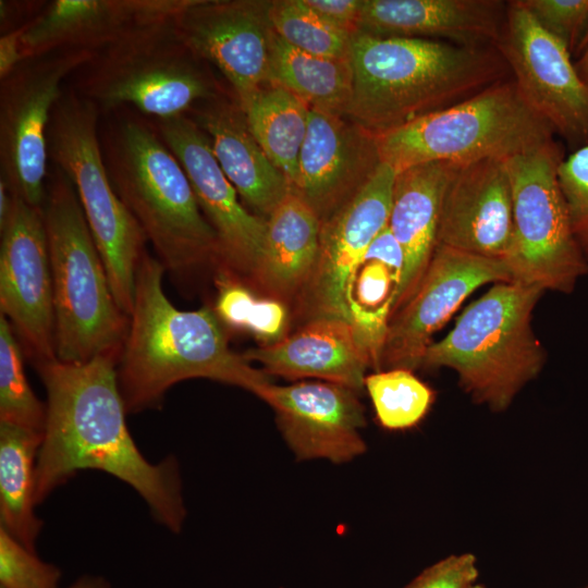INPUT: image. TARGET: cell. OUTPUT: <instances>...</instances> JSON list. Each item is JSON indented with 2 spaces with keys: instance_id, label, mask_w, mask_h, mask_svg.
<instances>
[{
  "instance_id": "1",
  "label": "cell",
  "mask_w": 588,
  "mask_h": 588,
  "mask_svg": "<svg viewBox=\"0 0 588 588\" xmlns=\"http://www.w3.org/2000/svg\"><path fill=\"white\" fill-rule=\"evenodd\" d=\"M119 358L86 363L58 359L35 365L47 393V419L35 466V504L81 469H98L133 487L152 516L180 532L186 517L177 461L152 464L127 429L120 392Z\"/></svg>"
},
{
  "instance_id": "2",
  "label": "cell",
  "mask_w": 588,
  "mask_h": 588,
  "mask_svg": "<svg viewBox=\"0 0 588 588\" xmlns=\"http://www.w3.org/2000/svg\"><path fill=\"white\" fill-rule=\"evenodd\" d=\"M166 270L147 250L136 272L128 332L117 366L127 413L160 407L166 392L186 379L206 378L259 397L268 375L235 353L213 308L177 309L167 297Z\"/></svg>"
},
{
  "instance_id": "3",
  "label": "cell",
  "mask_w": 588,
  "mask_h": 588,
  "mask_svg": "<svg viewBox=\"0 0 588 588\" xmlns=\"http://www.w3.org/2000/svg\"><path fill=\"white\" fill-rule=\"evenodd\" d=\"M348 57L353 85L344 117L373 136L512 77L495 46L356 32Z\"/></svg>"
},
{
  "instance_id": "4",
  "label": "cell",
  "mask_w": 588,
  "mask_h": 588,
  "mask_svg": "<svg viewBox=\"0 0 588 588\" xmlns=\"http://www.w3.org/2000/svg\"><path fill=\"white\" fill-rule=\"evenodd\" d=\"M102 146L110 181L166 272L180 282L208 266L218 273L216 232L161 136L143 121L130 119L106 135Z\"/></svg>"
},
{
  "instance_id": "5",
  "label": "cell",
  "mask_w": 588,
  "mask_h": 588,
  "mask_svg": "<svg viewBox=\"0 0 588 588\" xmlns=\"http://www.w3.org/2000/svg\"><path fill=\"white\" fill-rule=\"evenodd\" d=\"M54 307L56 357L82 364L120 359L130 317L118 305L76 191L57 169L41 207Z\"/></svg>"
},
{
  "instance_id": "6",
  "label": "cell",
  "mask_w": 588,
  "mask_h": 588,
  "mask_svg": "<svg viewBox=\"0 0 588 588\" xmlns=\"http://www.w3.org/2000/svg\"><path fill=\"white\" fill-rule=\"evenodd\" d=\"M543 293L532 285L494 283L443 339L430 343L421 367L453 370L475 403L505 411L546 364V350L532 328Z\"/></svg>"
},
{
  "instance_id": "7",
  "label": "cell",
  "mask_w": 588,
  "mask_h": 588,
  "mask_svg": "<svg viewBox=\"0 0 588 588\" xmlns=\"http://www.w3.org/2000/svg\"><path fill=\"white\" fill-rule=\"evenodd\" d=\"M555 139L512 77L443 110L376 136L380 162L396 173L431 161L506 160Z\"/></svg>"
},
{
  "instance_id": "8",
  "label": "cell",
  "mask_w": 588,
  "mask_h": 588,
  "mask_svg": "<svg viewBox=\"0 0 588 588\" xmlns=\"http://www.w3.org/2000/svg\"><path fill=\"white\" fill-rule=\"evenodd\" d=\"M98 109L85 96L62 95L48 127V152L76 191L115 301L130 317L147 240L110 181L98 136Z\"/></svg>"
},
{
  "instance_id": "9",
  "label": "cell",
  "mask_w": 588,
  "mask_h": 588,
  "mask_svg": "<svg viewBox=\"0 0 588 588\" xmlns=\"http://www.w3.org/2000/svg\"><path fill=\"white\" fill-rule=\"evenodd\" d=\"M556 139L505 160L513 193V235L503 260L511 282L572 293L588 274L573 234L558 170L565 158Z\"/></svg>"
},
{
  "instance_id": "10",
  "label": "cell",
  "mask_w": 588,
  "mask_h": 588,
  "mask_svg": "<svg viewBox=\"0 0 588 588\" xmlns=\"http://www.w3.org/2000/svg\"><path fill=\"white\" fill-rule=\"evenodd\" d=\"M173 22L105 50L84 84V96L105 109L132 105L167 120L212 96L211 85L186 58Z\"/></svg>"
},
{
  "instance_id": "11",
  "label": "cell",
  "mask_w": 588,
  "mask_h": 588,
  "mask_svg": "<svg viewBox=\"0 0 588 588\" xmlns=\"http://www.w3.org/2000/svg\"><path fill=\"white\" fill-rule=\"evenodd\" d=\"M93 57L89 50L64 49L1 81L0 179L33 207L41 208L46 197L47 135L62 81Z\"/></svg>"
},
{
  "instance_id": "12",
  "label": "cell",
  "mask_w": 588,
  "mask_h": 588,
  "mask_svg": "<svg viewBox=\"0 0 588 588\" xmlns=\"http://www.w3.org/2000/svg\"><path fill=\"white\" fill-rule=\"evenodd\" d=\"M530 108L572 151L588 145V87L555 37L543 29L519 0L507 1L495 45Z\"/></svg>"
},
{
  "instance_id": "13",
  "label": "cell",
  "mask_w": 588,
  "mask_h": 588,
  "mask_svg": "<svg viewBox=\"0 0 588 588\" xmlns=\"http://www.w3.org/2000/svg\"><path fill=\"white\" fill-rule=\"evenodd\" d=\"M14 196L1 231L0 309L34 365L57 359L50 257L41 208Z\"/></svg>"
},
{
  "instance_id": "14",
  "label": "cell",
  "mask_w": 588,
  "mask_h": 588,
  "mask_svg": "<svg viewBox=\"0 0 588 588\" xmlns=\"http://www.w3.org/2000/svg\"><path fill=\"white\" fill-rule=\"evenodd\" d=\"M499 282H511L502 260L437 245L414 294L390 318L379 370L421 367L433 333L473 292Z\"/></svg>"
},
{
  "instance_id": "15",
  "label": "cell",
  "mask_w": 588,
  "mask_h": 588,
  "mask_svg": "<svg viewBox=\"0 0 588 588\" xmlns=\"http://www.w3.org/2000/svg\"><path fill=\"white\" fill-rule=\"evenodd\" d=\"M162 140L184 168L198 205L216 232L218 273L247 285L262 254L266 220L250 213L220 168L207 134L185 114L159 120Z\"/></svg>"
},
{
  "instance_id": "16",
  "label": "cell",
  "mask_w": 588,
  "mask_h": 588,
  "mask_svg": "<svg viewBox=\"0 0 588 588\" xmlns=\"http://www.w3.org/2000/svg\"><path fill=\"white\" fill-rule=\"evenodd\" d=\"M269 2L191 0L173 21L179 39L220 70L240 106L270 83Z\"/></svg>"
},
{
  "instance_id": "17",
  "label": "cell",
  "mask_w": 588,
  "mask_h": 588,
  "mask_svg": "<svg viewBox=\"0 0 588 588\" xmlns=\"http://www.w3.org/2000/svg\"><path fill=\"white\" fill-rule=\"evenodd\" d=\"M395 174L380 162L360 189L321 223L317 262L298 297L307 320L327 317L350 321L346 283L354 266L388 224Z\"/></svg>"
},
{
  "instance_id": "18",
  "label": "cell",
  "mask_w": 588,
  "mask_h": 588,
  "mask_svg": "<svg viewBox=\"0 0 588 588\" xmlns=\"http://www.w3.org/2000/svg\"><path fill=\"white\" fill-rule=\"evenodd\" d=\"M259 399L273 409L278 428L298 461L343 464L367 450L360 433L366 418L355 390L328 381L269 383Z\"/></svg>"
},
{
  "instance_id": "19",
  "label": "cell",
  "mask_w": 588,
  "mask_h": 588,
  "mask_svg": "<svg viewBox=\"0 0 588 588\" xmlns=\"http://www.w3.org/2000/svg\"><path fill=\"white\" fill-rule=\"evenodd\" d=\"M191 0H56L24 25V59L56 49H110L170 24Z\"/></svg>"
},
{
  "instance_id": "20",
  "label": "cell",
  "mask_w": 588,
  "mask_h": 588,
  "mask_svg": "<svg viewBox=\"0 0 588 588\" xmlns=\"http://www.w3.org/2000/svg\"><path fill=\"white\" fill-rule=\"evenodd\" d=\"M379 164L376 136L345 117L310 109L292 192L322 223L360 189Z\"/></svg>"
},
{
  "instance_id": "21",
  "label": "cell",
  "mask_w": 588,
  "mask_h": 588,
  "mask_svg": "<svg viewBox=\"0 0 588 588\" xmlns=\"http://www.w3.org/2000/svg\"><path fill=\"white\" fill-rule=\"evenodd\" d=\"M513 235V193L505 160L461 164L441 205L437 245L504 260Z\"/></svg>"
},
{
  "instance_id": "22",
  "label": "cell",
  "mask_w": 588,
  "mask_h": 588,
  "mask_svg": "<svg viewBox=\"0 0 588 588\" xmlns=\"http://www.w3.org/2000/svg\"><path fill=\"white\" fill-rule=\"evenodd\" d=\"M267 375L289 380L318 379L364 388L366 370L373 367L371 353L356 328L340 318H315L281 340L244 354Z\"/></svg>"
},
{
  "instance_id": "23",
  "label": "cell",
  "mask_w": 588,
  "mask_h": 588,
  "mask_svg": "<svg viewBox=\"0 0 588 588\" xmlns=\"http://www.w3.org/2000/svg\"><path fill=\"white\" fill-rule=\"evenodd\" d=\"M506 9L501 0H363L357 28L380 37L495 46Z\"/></svg>"
},
{
  "instance_id": "24",
  "label": "cell",
  "mask_w": 588,
  "mask_h": 588,
  "mask_svg": "<svg viewBox=\"0 0 588 588\" xmlns=\"http://www.w3.org/2000/svg\"><path fill=\"white\" fill-rule=\"evenodd\" d=\"M460 166L431 161L395 174L388 225L402 247L404 271L392 315L414 294L434 252L443 195Z\"/></svg>"
},
{
  "instance_id": "25",
  "label": "cell",
  "mask_w": 588,
  "mask_h": 588,
  "mask_svg": "<svg viewBox=\"0 0 588 588\" xmlns=\"http://www.w3.org/2000/svg\"><path fill=\"white\" fill-rule=\"evenodd\" d=\"M193 120L209 137L213 155L238 196L268 218L292 188L254 138L240 105L213 101Z\"/></svg>"
},
{
  "instance_id": "26",
  "label": "cell",
  "mask_w": 588,
  "mask_h": 588,
  "mask_svg": "<svg viewBox=\"0 0 588 588\" xmlns=\"http://www.w3.org/2000/svg\"><path fill=\"white\" fill-rule=\"evenodd\" d=\"M320 231L317 213L291 191L266 220L264 250L247 285L283 303L298 299L317 262Z\"/></svg>"
},
{
  "instance_id": "27",
  "label": "cell",
  "mask_w": 588,
  "mask_h": 588,
  "mask_svg": "<svg viewBox=\"0 0 588 588\" xmlns=\"http://www.w3.org/2000/svg\"><path fill=\"white\" fill-rule=\"evenodd\" d=\"M403 271L402 247L387 224L354 266L346 283L348 320L366 342L376 371Z\"/></svg>"
},
{
  "instance_id": "28",
  "label": "cell",
  "mask_w": 588,
  "mask_h": 588,
  "mask_svg": "<svg viewBox=\"0 0 588 588\" xmlns=\"http://www.w3.org/2000/svg\"><path fill=\"white\" fill-rule=\"evenodd\" d=\"M269 82L303 100L310 109L344 117L352 96L348 58L321 57L299 50L272 32Z\"/></svg>"
},
{
  "instance_id": "29",
  "label": "cell",
  "mask_w": 588,
  "mask_h": 588,
  "mask_svg": "<svg viewBox=\"0 0 588 588\" xmlns=\"http://www.w3.org/2000/svg\"><path fill=\"white\" fill-rule=\"evenodd\" d=\"M44 433L0 422L1 526L35 552L42 522L35 515V458Z\"/></svg>"
},
{
  "instance_id": "30",
  "label": "cell",
  "mask_w": 588,
  "mask_h": 588,
  "mask_svg": "<svg viewBox=\"0 0 588 588\" xmlns=\"http://www.w3.org/2000/svg\"><path fill=\"white\" fill-rule=\"evenodd\" d=\"M248 128L259 146L294 186L310 108L287 89L268 83L244 105Z\"/></svg>"
},
{
  "instance_id": "31",
  "label": "cell",
  "mask_w": 588,
  "mask_h": 588,
  "mask_svg": "<svg viewBox=\"0 0 588 588\" xmlns=\"http://www.w3.org/2000/svg\"><path fill=\"white\" fill-rule=\"evenodd\" d=\"M366 389L379 425L390 431L417 426L433 402V390L416 377L413 370L393 368L367 375Z\"/></svg>"
},
{
  "instance_id": "32",
  "label": "cell",
  "mask_w": 588,
  "mask_h": 588,
  "mask_svg": "<svg viewBox=\"0 0 588 588\" xmlns=\"http://www.w3.org/2000/svg\"><path fill=\"white\" fill-rule=\"evenodd\" d=\"M24 356L9 320L0 314V422L45 433L46 405L28 384Z\"/></svg>"
},
{
  "instance_id": "33",
  "label": "cell",
  "mask_w": 588,
  "mask_h": 588,
  "mask_svg": "<svg viewBox=\"0 0 588 588\" xmlns=\"http://www.w3.org/2000/svg\"><path fill=\"white\" fill-rule=\"evenodd\" d=\"M268 17L273 32L299 50L329 58L350 56L352 35L309 8L304 0L270 1Z\"/></svg>"
},
{
  "instance_id": "34",
  "label": "cell",
  "mask_w": 588,
  "mask_h": 588,
  "mask_svg": "<svg viewBox=\"0 0 588 588\" xmlns=\"http://www.w3.org/2000/svg\"><path fill=\"white\" fill-rule=\"evenodd\" d=\"M61 576L0 526V588H59Z\"/></svg>"
},
{
  "instance_id": "35",
  "label": "cell",
  "mask_w": 588,
  "mask_h": 588,
  "mask_svg": "<svg viewBox=\"0 0 588 588\" xmlns=\"http://www.w3.org/2000/svg\"><path fill=\"white\" fill-rule=\"evenodd\" d=\"M539 25L576 54L588 30V0H519Z\"/></svg>"
},
{
  "instance_id": "36",
  "label": "cell",
  "mask_w": 588,
  "mask_h": 588,
  "mask_svg": "<svg viewBox=\"0 0 588 588\" xmlns=\"http://www.w3.org/2000/svg\"><path fill=\"white\" fill-rule=\"evenodd\" d=\"M558 176L573 234L588 261V145L563 159Z\"/></svg>"
},
{
  "instance_id": "37",
  "label": "cell",
  "mask_w": 588,
  "mask_h": 588,
  "mask_svg": "<svg viewBox=\"0 0 588 588\" xmlns=\"http://www.w3.org/2000/svg\"><path fill=\"white\" fill-rule=\"evenodd\" d=\"M478 576L473 553L452 554L425 568L402 588H474Z\"/></svg>"
},
{
  "instance_id": "38",
  "label": "cell",
  "mask_w": 588,
  "mask_h": 588,
  "mask_svg": "<svg viewBox=\"0 0 588 588\" xmlns=\"http://www.w3.org/2000/svg\"><path fill=\"white\" fill-rule=\"evenodd\" d=\"M287 323L284 303L270 297H258L245 331L255 335L264 344L274 343L283 338Z\"/></svg>"
},
{
  "instance_id": "39",
  "label": "cell",
  "mask_w": 588,
  "mask_h": 588,
  "mask_svg": "<svg viewBox=\"0 0 588 588\" xmlns=\"http://www.w3.org/2000/svg\"><path fill=\"white\" fill-rule=\"evenodd\" d=\"M304 2L351 35L358 32L357 23L363 0H304Z\"/></svg>"
},
{
  "instance_id": "40",
  "label": "cell",
  "mask_w": 588,
  "mask_h": 588,
  "mask_svg": "<svg viewBox=\"0 0 588 588\" xmlns=\"http://www.w3.org/2000/svg\"><path fill=\"white\" fill-rule=\"evenodd\" d=\"M24 25L7 33L0 38V78L3 81L11 75L24 60L22 51V35Z\"/></svg>"
},
{
  "instance_id": "41",
  "label": "cell",
  "mask_w": 588,
  "mask_h": 588,
  "mask_svg": "<svg viewBox=\"0 0 588 588\" xmlns=\"http://www.w3.org/2000/svg\"><path fill=\"white\" fill-rule=\"evenodd\" d=\"M574 58L576 73L588 87V30Z\"/></svg>"
},
{
  "instance_id": "42",
  "label": "cell",
  "mask_w": 588,
  "mask_h": 588,
  "mask_svg": "<svg viewBox=\"0 0 588 588\" xmlns=\"http://www.w3.org/2000/svg\"><path fill=\"white\" fill-rule=\"evenodd\" d=\"M14 196L8 184L0 179V230H2L12 212Z\"/></svg>"
},
{
  "instance_id": "43",
  "label": "cell",
  "mask_w": 588,
  "mask_h": 588,
  "mask_svg": "<svg viewBox=\"0 0 588 588\" xmlns=\"http://www.w3.org/2000/svg\"><path fill=\"white\" fill-rule=\"evenodd\" d=\"M66 588H111L110 583L100 575L85 574Z\"/></svg>"
},
{
  "instance_id": "44",
  "label": "cell",
  "mask_w": 588,
  "mask_h": 588,
  "mask_svg": "<svg viewBox=\"0 0 588 588\" xmlns=\"http://www.w3.org/2000/svg\"><path fill=\"white\" fill-rule=\"evenodd\" d=\"M474 588H486V587H485L483 585L477 583V584L474 586Z\"/></svg>"
},
{
  "instance_id": "45",
  "label": "cell",
  "mask_w": 588,
  "mask_h": 588,
  "mask_svg": "<svg viewBox=\"0 0 588 588\" xmlns=\"http://www.w3.org/2000/svg\"><path fill=\"white\" fill-rule=\"evenodd\" d=\"M585 588H588V587H585Z\"/></svg>"
}]
</instances>
